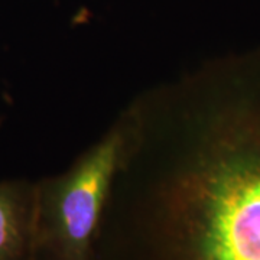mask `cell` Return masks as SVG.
Masks as SVG:
<instances>
[{
    "instance_id": "6da1fadb",
    "label": "cell",
    "mask_w": 260,
    "mask_h": 260,
    "mask_svg": "<svg viewBox=\"0 0 260 260\" xmlns=\"http://www.w3.org/2000/svg\"><path fill=\"white\" fill-rule=\"evenodd\" d=\"M121 114L94 260H260V55L205 65Z\"/></svg>"
},
{
    "instance_id": "7a4b0ae2",
    "label": "cell",
    "mask_w": 260,
    "mask_h": 260,
    "mask_svg": "<svg viewBox=\"0 0 260 260\" xmlns=\"http://www.w3.org/2000/svg\"><path fill=\"white\" fill-rule=\"evenodd\" d=\"M126 140L123 116L64 172L35 182L32 260H94L103 210Z\"/></svg>"
},
{
    "instance_id": "3957f363",
    "label": "cell",
    "mask_w": 260,
    "mask_h": 260,
    "mask_svg": "<svg viewBox=\"0 0 260 260\" xmlns=\"http://www.w3.org/2000/svg\"><path fill=\"white\" fill-rule=\"evenodd\" d=\"M35 182L0 181V260H32Z\"/></svg>"
}]
</instances>
